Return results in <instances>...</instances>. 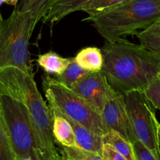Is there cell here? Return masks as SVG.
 Masks as SVG:
<instances>
[{
	"label": "cell",
	"mask_w": 160,
	"mask_h": 160,
	"mask_svg": "<svg viewBox=\"0 0 160 160\" xmlns=\"http://www.w3.org/2000/svg\"><path fill=\"white\" fill-rule=\"evenodd\" d=\"M102 73L109 85L122 94L145 90L160 73V58L141 44L120 39L105 44Z\"/></svg>",
	"instance_id": "1"
},
{
	"label": "cell",
	"mask_w": 160,
	"mask_h": 160,
	"mask_svg": "<svg viewBox=\"0 0 160 160\" xmlns=\"http://www.w3.org/2000/svg\"><path fill=\"white\" fill-rule=\"evenodd\" d=\"M0 93L20 100L27 106L32 120L38 145V160H54L56 142L48 105L42 98L33 73L16 67L0 70Z\"/></svg>",
	"instance_id": "2"
},
{
	"label": "cell",
	"mask_w": 160,
	"mask_h": 160,
	"mask_svg": "<svg viewBox=\"0 0 160 160\" xmlns=\"http://www.w3.org/2000/svg\"><path fill=\"white\" fill-rule=\"evenodd\" d=\"M160 18V0H129L83 20L91 22L108 42L124 39L139 32Z\"/></svg>",
	"instance_id": "3"
},
{
	"label": "cell",
	"mask_w": 160,
	"mask_h": 160,
	"mask_svg": "<svg viewBox=\"0 0 160 160\" xmlns=\"http://www.w3.org/2000/svg\"><path fill=\"white\" fill-rule=\"evenodd\" d=\"M38 20L29 12L14 9L10 17L0 23V70L16 67L32 73L28 50L29 41Z\"/></svg>",
	"instance_id": "4"
},
{
	"label": "cell",
	"mask_w": 160,
	"mask_h": 160,
	"mask_svg": "<svg viewBox=\"0 0 160 160\" xmlns=\"http://www.w3.org/2000/svg\"><path fill=\"white\" fill-rule=\"evenodd\" d=\"M0 116L16 160H38L35 131L27 106L11 95L0 93Z\"/></svg>",
	"instance_id": "5"
},
{
	"label": "cell",
	"mask_w": 160,
	"mask_h": 160,
	"mask_svg": "<svg viewBox=\"0 0 160 160\" xmlns=\"http://www.w3.org/2000/svg\"><path fill=\"white\" fill-rule=\"evenodd\" d=\"M42 86L48 104L54 106L63 115L99 135L109 131L101 114L71 88L49 76L43 78Z\"/></svg>",
	"instance_id": "6"
},
{
	"label": "cell",
	"mask_w": 160,
	"mask_h": 160,
	"mask_svg": "<svg viewBox=\"0 0 160 160\" xmlns=\"http://www.w3.org/2000/svg\"><path fill=\"white\" fill-rule=\"evenodd\" d=\"M123 95L136 138L145 145L156 159L160 160L156 109L143 90L131 91Z\"/></svg>",
	"instance_id": "7"
},
{
	"label": "cell",
	"mask_w": 160,
	"mask_h": 160,
	"mask_svg": "<svg viewBox=\"0 0 160 160\" xmlns=\"http://www.w3.org/2000/svg\"><path fill=\"white\" fill-rule=\"evenodd\" d=\"M101 115L109 131H117L131 143L137 140L123 94L112 88L108 94L107 100Z\"/></svg>",
	"instance_id": "8"
},
{
	"label": "cell",
	"mask_w": 160,
	"mask_h": 160,
	"mask_svg": "<svg viewBox=\"0 0 160 160\" xmlns=\"http://www.w3.org/2000/svg\"><path fill=\"white\" fill-rule=\"evenodd\" d=\"M70 88L101 114L112 87L102 71H98L89 73L74 83Z\"/></svg>",
	"instance_id": "9"
},
{
	"label": "cell",
	"mask_w": 160,
	"mask_h": 160,
	"mask_svg": "<svg viewBox=\"0 0 160 160\" xmlns=\"http://www.w3.org/2000/svg\"><path fill=\"white\" fill-rule=\"evenodd\" d=\"M63 116L68 120L73 128L75 138H76L77 146L85 151L95 153L102 156L103 145H104L103 136L95 134V132L81 125V123L71 120L67 116Z\"/></svg>",
	"instance_id": "10"
},
{
	"label": "cell",
	"mask_w": 160,
	"mask_h": 160,
	"mask_svg": "<svg viewBox=\"0 0 160 160\" xmlns=\"http://www.w3.org/2000/svg\"><path fill=\"white\" fill-rule=\"evenodd\" d=\"M48 105L52 120L53 136L56 143L62 146H76V138L70 123L57 108Z\"/></svg>",
	"instance_id": "11"
},
{
	"label": "cell",
	"mask_w": 160,
	"mask_h": 160,
	"mask_svg": "<svg viewBox=\"0 0 160 160\" xmlns=\"http://www.w3.org/2000/svg\"><path fill=\"white\" fill-rule=\"evenodd\" d=\"M91 0H56L49 12L42 19L44 23L53 24L69 14L81 9Z\"/></svg>",
	"instance_id": "12"
},
{
	"label": "cell",
	"mask_w": 160,
	"mask_h": 160,
	"mask_svg": "<svg viewBox=\"0 0 160 160\" xmlns=\"http://www.w3.org/2000/svg\"><path fill=\"white\" fill-rule=\"evenodd\" d=\"M75 60L91 72L101 71L103 66V56L101 49L96 47H87L78 53Z\"/></svg>",
	"instance_id": "13"
},
{
	"label": "cell",
	"mask_w": 160,
	"mask_h": 160,
	"mask_svg": "<svg viewBox=\"0 0 160 160\" xmlns=\"http://www.w3.org/2000/svg\"><path fill=\"white\" fill-rule=\"evenodd\" d=\"M56 0H20L15 6L20 12H29L34 19L42 20L49 12Z\"/></svg>",
	"instance_id": "14"
},
{
	"label": "cell",
	"mask_w": 160,
	"mask_h": 160,
	"mask_svg": "<svg viewBox=\"0 0 160 160\" xmlns=\"http://www.w3.org/2000/svg\"><path fill=\"white\" fill-rule=\"evenodd\" d=\"M140 44L160 58V18L137 34Z\"/></svg>",
	"instance_id": "15"
},
{
	"label": "cell",
	"mask_w": 160,
	"mask_h": 160,
	"mask_svg": "<svg viewBox=\"0 0 160 160\" xmlns=\"http://www.w3.org/2000/svg\"><path fill=\"white\" fill-rule=\"evenodd\" d=\"M73 59H67L59 56L57 53L49 52L45 54L40 55L37 59V62L45 72L48 73L60 75L65 71Z\"/></svg>",
	"instance_id": "16"
},
{
	"label": "cell",
	"mask_w": 160,
	"mask_h": 160,
	"mask_svg": "<svg viewBox=\"0 0 160 160\" xmlns=\"http://www.w3.org/2000/svg\"><path fill=\"white\" fill-rule=\"evenodd\" d=\"M103 142L108 144L128 160H136L133 143L128 142L117 131H110L103 135Z\"/></svg>",
	"instance_id": "17"
},
{
	"label": "cell",
	"mask_w": 160,
	"mask_h": 160,
	"mask_svg": "<svg viewBox=\"0 0 160 160\" xmlns=\"http://www.w3.org/2000/svg\"><path fill=\"white\" fill-rule=\"evenodd\" d=\"M56 154L54 160H104L101 156L85 151L76 146H62L56 143Z\"/></svg>",
	"instance_id": "18"
},
{
	"label": "cell",
	"mask_w": 160,
	"mask_h": 160,
	"mask_svg": "<svg viewBox=\"0 0 160 160\" xmlns=\"http://www.w3.org/2000/svg\"><path fill=\"white\" fill-rule=\"evenodd\" d=\"M89 73H91V71L83 68L75 60V59H73L70 65L65 70V71L62 74L56 76V79H57L59 82L70 88L74 83L88 74Z\"/></svg>",
	"instance_id": "19"
},
{
	"label": "cell",
	"mask_w": 160,
	"mask_h": 160,
	"mask_svg": "<svg viewBox=\"0 0 160 160\" xmlns=\"http://www.w3.org/2000/svg\"><path fill=\"white\" fill-rule=\"evenodd\" d=\"M128 1L129 0H91L81 11L87 12L88 16L97 15Z\"/></svg>",
	"instance_id": "20"
},
{
	"label": "cell",
	"mask_w": 160,
	"mask_h": 160,
	"mask_svg": "<svg viewBox=\"0 0 160 160\" xmlns=\"http://www.w3.org/2000/svg\"><path fill=\"white\" fill-rule=\"evenodd\" d=\"M0 160H16L6 127L0 116Z\"/></svg>",
	"instance_id": "21"
},
{
	"label": "cell",
	"mask_w": 160,
	"mask_h": 160,
	"mask_svg": "<svg viewBox=\"0 0 160 160\" xmlns=\"http://www.w3.org/2000/svg\"><path fill=\"white\" fill-rule=\"evenodd\" d=\"M144 92L155 108L160 110V73L144 90Z\"/></svg>",
	"instance_id": "22"
},
{
	"label": "cell",
	"mask_w": 160,
	"mask_h": 160,
	"mask_svg": "<svg viewBox=\"0 0 160 160\" xmlns=\"http://www.w3.org/2000/svg\"><path fill=\"white\" fill-rule=\"evenodd\" d=\"M133 147L136 160H158L152 152L138 140L133 142Z\"/></svg>",
	"instance_id": "23"
},
{
	"label": "cell",
	"mask_w": 160,
	"mask_h": 160,
	"mask_svg": "<svg viewBox=\"0 0 160 160\" xmlns=\"http://www.w3.org/2000/svg\"><path fill=\"white\" fill-rule=\"evenodd\" d=\"M102 157L104 160H128L123 155L118 152L108 144H104L103 145Z\"/></svg>",
	"instance_id": "24"
},
{
	"label": "cell",
	"mask_w": 160,
	"mask_h": 160,
	"mask_svg": "<svg viewBox=\"0 0 160 160\" xmlns=\"http://www.w3.org/2000/svg\"><path fill=\"white\" fill-rule=\"evenodd\" d=\"M18 1L19 0H6L5 3H6L8 5H11V6H16L17 5V3H18Z\"/></svg>",
	"instance_id": "25"
},
{
	"label": "cell",
	"mask_w": 160,
	"mask_h": 160,
	"mask_svg": "<svg viewBox=\"0 0 160 160\" xmlns=\"http://www.w3.org/2000/svg\"><path fill=\"white\" fill-rule=\"evenodd\" d=\"M156 127H157V138H158V142L160 145V123L159 121H157L156 123Z\"/></svg>",
	"instance_id": "26"
},
{
	"label": "cell",
	"mask_w": 160,
	"mask_h": 160,
	"mask_svg": "<svg viewBox=\"0 0 160 160\" xmlns=\"http://www.w3.org/2000/svg\"><path fill=\"white\" fill-rule=\"evenodd\" d=\"M5 2H6V0H0V6H1V5L2 4V3H4Z\"/></svg>",
	"instance_id": "27"
},
{
	"label": "cell",
	"mask_w": 160,
	"mask_h": 160,
	"mask_svg": "<svg viewBox=\"0 0 160 160\" xmlns=\"http://www.w3.org/2000/svg\"><path fill=\"white\" fill-rule=\"evenodd\" d=\"M3 19H2V15H1V12H0V23H1V22H2V20Z\"/></svg>",
	"instance_id": "28"
}]
</instances>
